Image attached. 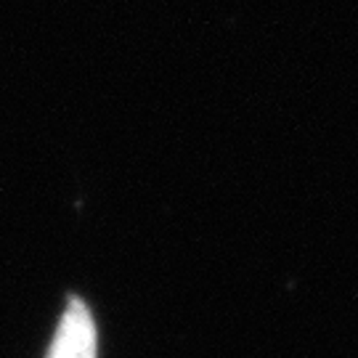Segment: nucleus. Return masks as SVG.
Wrapping results in <instances>:
<instances>
[{
    "instance_id": "nucleus-1",
    "label": "nucleus",
    "mask_w": 358,
    "mask_h": 358,
    "mask_svg": "<svg viewBox=\"0 0 358 358\" xmlns=\"http://www.w3.org/2000/svg\"><path fill=\"white\" fill-rule=\"evenodd\" d=\"M48 358H99V332L85 303L69 300L53 332Z\"/></svg>"
}]
</instances>
